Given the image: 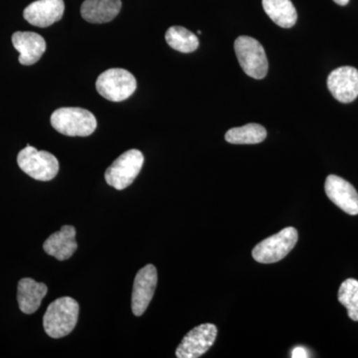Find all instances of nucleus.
I'll return each mask as SVG.
<instances>
[{"instance_id": "nucleus-1", "label": "nucleus", "mask_w": 358, "mask_h": 358, "mask_svg": "<svg viewBox=\"0 0 358 358\" xmlns=\"http://www.w3.org/2000/svg\"><path fill=\"white\" fill-rule=\"evenodd\" d=\"M79 303L63 296L49 305L43 317L45 333L52 338H61L72 333L79 317Z\"/></svg>"}, {"instance_id": "nucleus-2", "label": "nucleus", "mask_w": 358, "mask_h": 358, "mask_svg": "<svg viewBox=\"0 0 358 358\" xmlns=\"http://www.w3.org/2000/svg\"><path fill=\"white\" fill-rule=\"evenodd\" d=\"M51 124L68 136H88L96 129L95 115L81 108H61L51 115Z\"/></svg>"}, {"instance_id": "nucleus-3", "label": "nucleus", "mask_w": 358, "mask_h": 358, "mask_svg": "<svg viewBox=\"0 0 358 358\" xmlns=\"http://www.w3.org/2000/svg\"><path fill=\"white\" fill-rule=\"evenodd\" d=\"M235 53L245 74L261 80L267 76L268 63L264 47L258 40L240 36L235 40Z\"/></svg>"}, {"instance_id": "nucleus-4", "label": "nucleus", "mask_w": 358, "mask_h": 358, "mask_svg": "<svg viewBox=\"0 0 358 358\" xmlns=\"http://www.w3.org/2000/svg\"><path fill=\"white\" fill-rule=\"evenodd\" d=\"M96 91L110 102H122L129 98L136 89V80L129 71L113 68L105 71L96 82Z\"/></svg>"}, {"instance_id": "nucleus-5", "label": "nucleus", "mask_w": 358, "mask_h": 358, "mask_svg": "<svg viewBox=\"0 0 358 358\" xmlns=\"http://www.w3.org/2000/svg\"><path fill=\"white\" fill-rule=\"evenodd\" d=\"M17 164L23 173L40 181L52 180L59 171V162L55 155L27 145L18 154Z\"/></svg>"}, {"instance_id": "nucleus-6", "label": "nucleus", "mask_w": 358, "mask_h": 358, "mask_svg": "<svg viewBox=\"0 0 358 358\" xmlns=\"http://www.w3.org/2000/svg\"><path fill=\"white\" fill-rule=\"evenodd\" d=\"M298 239V231L294 227L285 228L257 245L252 251V256L259 263L279 262L294 248Z\"/></svg>"}, {"instance_id": "nucleus-7", "label": "nucleus", "mask_w": 358, "mask_h": 358, "mask_svg": "<svg viewBox=\"0 0 358 358\" xmlns=\"http://www.w3.org/2000/svg\"><path fill=\"white\" fill-rule=\"evenodd\" d=\"M145 157L138 150H129L120 155L108 167L105 179L108 185L117 190L129 187L143 169Z\"/></svg>"}, {"instance_id": "nucleus-8", "label": "nucleus", "mask_w": 358, "mask_h": 358, "mask_svg": "<svg viewBox=\"0 0 358 358\" xmlns=\"http://www.w3.org/2000/svg\"><path fill=\"white\" fill-rule=\"evenodd\" d=\"M217 338V327L215 324H203L189 331L176 350L178 358H197L202 357L210 350Z\"/></svg>"}, {"instance_id": "nucleus-9", "label": "nucleus", "mask_w": 358, "mask_h": 358, "mask_svg": "<svg viewBox=\"0 0 358 358\" xmlns=\"http://www.w3.org/2000/svg\"><path fill=\"white\" fill-rule=\"evenodd\" d=\"M157 285V271L154 265L141 268L134 278L131 310L134 315L141 317L154 298Z\"/></svg>"}, {"instance_id": "nucleus-10", "label": "nucleus", "mask_w": 358, "mask_h": 358, "mask_svg": "<svg viewBox=\"0 0 358 358\" xmlns=\"http://www.w3.org/2000/svg\"><path fill=\"white\" fill-rule=\"evenodd\" d=\"M327 88L338 102H353L358 96V70L352 66L334 70L327 78Z\"/></svg>"}, {"instance_id": "nucleus-11", "label": "nucleus", "mask_w": 358, "mask_h": 358, "mask_svg": "<svg viewBox=\"0 0 358 358\" xmlns=\"http://www.w3.org/2000/svg\"><path fill=\"white\" fill-rule=\"evenodd\" d=\"M324 189L329 200L341 210L350 215H357L358 193L348 181L331 174L326 179Z\"/></svg>"}, {"instance_id": "nucleus-12", "label": "nucleus", "mask_w": 358, "mask_h": 358, "mask_svg": "<svg viewBox=\"0 0 358 358\" xmlns=\"http://www.w3.org/2000/svg\"><path fill=\"white\" fill-rule=\"evenodd\" d=\"M64 10L63 0H37L26 7L23 16L30 24L43 28L60 20Z\"/></svg>"}, {"instance_id": "nucleus-13", "label": "nucleus", "mask_w": 358, "mask_h": 358, "mask_svg": "<svg viewBox=\"0 0 358 358\" xmlns=\"http://www.w3.org/2000/svg\"><path fill=\"white\" fill-rule=\"evenodd\" d=\"M14 48L20 52V64L29 66L38 62L46 51V42L34 32H15L13 35Z\"/></svg>"}, {"instance_id": "nucleus-14", "label": "nucleus", "mask_w": 358, "mask_h": 358, "mask_svg": "<svg viewBox=\"0 0 358 358\" xmlns=\"http://www.w3.org/2000/svg\"><path fill=\"white\" fill-rule=\"evenodd\" d=\"M77 248L76 229L70 225L62 226L58 232L50 235L43 244L44 251L59 261L71 258Z\"/></svg>"}, {"instance_id": "nucleus-15", "label": "nucleus", "mask_w": 358, "mask_h": 358, "mask_svg": "<svg viewBox=\"0 0 358 358\" xmlns=\"http://www.w3.org/2000/svg\"><path fill=\"white\" fill-rule=\"evenodd\" d=\"M48 288L43 282L24 278L18 282L17 301L21 312L31 315L38 310L41 301L46 296Z\"/></svg>"}, {"instance_id": "nucleus-16", "label": "nucleus", "mask_w": 358, "mask_h": 358, "mask_svg": "<svg viewBox=\"0 0 358 358\" xmlns=\"http://www.w3.org/2000/svg\"><path fill=\"white\" fill-rule=\"evenodd\" d=\"M121 0H85L81 6V15L90 23L110 22L120 13Z\"/></svg>"}, {"instance_id": "nucleus-17", "label": "nucleus", "mask_w": 358, "mask_h": 358, "mask_svg": "<svg viewBox=\"0 0 358 358\" xmlns=\"http://www.w3.org/2000/svg\"><path fill=\"white\" fill-rule=\"evenodd\" d=\"M264 10L275 24L291 28L298 20V13L291 0H262Z\"/></svg>"}, {"instance_id": "nucleus-18", "label": "nucleus", "mask_w": 358, "mask_h": 358, "mask_svg": "<svg viewBox=\"0 0 358 358\" xmlns=\"http://www.w3.org/2000/svg\"><path fill=\"white\" fill-rule=\"evenodd\" d=\"M267 138V131L259 124H248L239 128L230 129L225 140L232 145H257Z\"/></svg>"}, {"instance_id": "nucleus-19", "label": "nucleus", "mask_w": 358, "mask_h": 358, "mask_svg": "<svg viewBox=\"0 0 358 358\" xmlns=\"http://www.w3.org/2000/svg\"><path fill=\"white\" fill-rule=\"evenodd\" d=\"M166 40L171 48L182 53H192L199 46L196 35L182 26H171L166 33Z\"/></svg>"}, {"instance_id": "nucleus-20", "label": "nucleus", "mask_w": 358, "mask_h": 358, "mask_svg": "<svg viewBox=\"0 0 358 358\" xmlns=\"http://www.w3.org/2000/svg\"><path fill=\"white\" fill-rule=\"evenodd\" d=\"M338 301L348 310V317L358 322V281L355 279L345 280L338 291Z\"/></svg>"}, {"instance_id": "nucleus-21", "label": "nucleus", "mask_w": 358, "mask_h": 358, "mask_svg": "<svg viewBox=\"0 0 358 358\" xmlns=\"http://www.w3.org/2000/svg\"><path fill=\"white\" fill-rule=\"evenodd\" d=\"M308 352L306 350L303 346H298V348H294L293 352H292V357L293 358H306L308 357Z\"/></svg>"}, {"instance_id": "nucleus-22", "label": "nucleus", "mask_w": 358, "mask_h": 358, "mask_svg": "<svg viewBox=\"0 0 358 358\" xmlns=\"http://www.w3.org/2000/svg\"><path fill=\"white\" fill-rule=\"evenodd\" d=\"M334 1L336 2V4H338V6H348L350 0H334Z\"/></svg>"}]
</instances>
